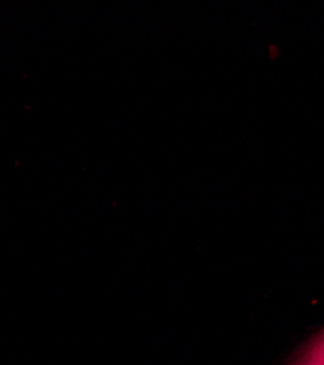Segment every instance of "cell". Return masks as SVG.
<instances>
[{"instance_id": "6da1fadb", "label": "cell", "mask_w": 324, "mask_h": 365, "mask_svg": "<svg viewBox=\"0 0 324 365\" xmlns=\"http://www.w3.org/2000/svg\"><path fill=\"white\" fill-rule=\"evenodd\" d=\"M292 365H324V329L307 342Z\"/></svg>"}]
</instances>
